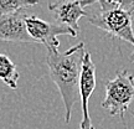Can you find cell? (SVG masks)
<instances>
[{
	"label": "cell",
	"mask_w": 134,
	"mask_h": 129,
	"mask_svg": "<svg viewBox=\"0 0 134 129\" xmlns=\"http://www.w3.org/2000/svg\"><path fill=\"white\" fill-rule=\"evenodd\" d=\"M130 113H132V115H133V117H134V112H130Z\"/></svg>",
	"instance_id": "7c38bea8"
},
{
	"label": "cell",
	"mask_w": 134,
	"mask_h": 129,
	"mask_svg": "<svg viewBox=\"0 0 134 129\" xmlns=\"http://www.w3.org/2000/svg\"><path fill=\"white\" fill-rule=\"evenodd\" d=\"M130 62H133L134 63V51H133V52H132V55H130Z\"/></svg>",
	"instance_id": "8fae6325"
},
{
	"label": "cell",
	"mask_w": 134,
	"mask_h": 129,
	"mask_svg": "<svg viewBox=\"0 0 134 129\" xmlns=\"http://www.w3.org/2000/svg\"><path fill=\"white\" fill-rule=\"evenodd\" d=\"M85 53V42H78L65 52H60L58 47H47L46 63L48 75L62 97L66 124L71 120L73 105L80 96V77Z\"/></svg>",
	"instance_id": "6da1fadb"
},
{
	"label": "cell",
	"mask_w": 134,
	"mask_h": 129,
	"mask_svg": "<svg viewBox=\"0 0 134 129\" xmlns=\"http://www.w3.org/2000/svg\"><path fill=\"white\" fill-rule=\"evenodd\" d=\"M100 0H81V6L82 8H86L88 5H92L94 3H98ZM104 1H108L110 4H114L117 6H119L120 9L127 10L133 14L134 13V0H104Z\"/></svg>",
	"instance_id": "30bf717a"
},
{
	"label": "cell",
	"mask_w": 134,
	"mask_h": 129,
	"mask_svg": "<svg viewBox=\"0 0 134 129\" xmlns=\"http://www.w3.org/2000/svg\"><path fill=\"white\" fill-rule=\"evenodd\" d=\"M20 73L16 65L6 55L0 53V81H3L11 89H16Z\"/></svg>",
	"instance_id": "ba28073f"
},
{
	"label": "cell",
	"mask_w": 134,
	"mask_h": 129,
	"mask_svg": "<svg viewBox=\"0 0 134 129\" xmlns=\"http://www.w3.org/2000/svg\"><path fill=\"white\" fill-rule=\"evenodd\" d=\"M98 3L100 5L99 11L88 16V23L105 31L112 37L134 45V30L132 25L133 14L104 0Z\"/></svg>",
	"instance_id": "7a4b0ae2"
},
{
	"label": "cell",
	"mask_w": 134,
	"mask_h": 129,
	"mask_svg": "<svg viewBox=\"0 0 134 129\" xmlns=\"http://www.w3.org/2000/svg\"><path fill=\"white\" fill-rule=\"evenodd\" d=\"M105 97L102 107L110 115H118L124 120V113L134 100V76L127 70L117 72L114 80L105 81Z\"/></svg>",
	"instance_id": "3957f363"
},
{
	"label": "cell",
	"mask_w": 134,
	"mask_h": 129,
	"mask_svg": "<svg viewBox=\"0 0 134 129\" xmlns=\"http://www.w3.org/2000/svg\"><path fill=\"white\" fill-rule=\"evenodd\" d=\"M38 4V0H0V18Z\"/></svg>",
	"instance_id": "9c48e42d"
},
{
	"label": "cell",
	"mask_w": 134,
	"mask_h": 129,
	"mask_svg": "<svg viewBox=\"0 0 134 129\" xmlns=\"http://www.w3.org/2000/svg\"><path fill=\"white\" fill-rule=\"evenodd\" d=\"M48 10L53 15L56 24L66 26L78 35L81 18L87 16V13L81 6V0H58L56 3H48Z\"/></svg>",
	"instance_id": "8992f818"
},
{
	"label": "cell",
	"mask_w": 134,
	"mask_h": 129,
	"mask_svg": "<svg viewBox=\"0 0 134 129\" xmlns=\"http://www.w3.org/2000/svg\"><path fill=\"white\" fill-rule=\"evenodd\" d=\"M25 24H26V30L29 32L30 37L34 40V42L43 43L46 48L58 47L60 41H58L57 36L60 35H70L72 37L77 36L76 32H73L66 26L47 23L35 15L27 16L25 20Z\"/></svg>",
	"instance_id": "277c9868"
},
{
	"label": "cell",
	"mask_w": 134,
	"mask_h": 129,
	"mask_svg": "<svg viewBox=\"0 0 134 129\" xmlns=\"http://www.w3.org/2000/svg\"><path fill=\"white\" fill-rule=\"evenodd\" d=\"M27 14L24 10H19L14 14L4 15L0 18V41L11 42H34L26 30L25 20Z\"/></svg>",
	"instance_id": "52a82bcc"
},
{
	"label": "cell",
	"mask_w": 134,
	"mask_h": 129,
	"mask_svg": "<svg viewBox=\"0 0 134 129\" xmlns=\"http://www.w3.org/2000/svg\"><path fill=\"white\" fill-rule=\"evenodd\" d=\"M94 88H96V66L92 62L90 52L86 51L82 61L81 77H80V97L82 104V120L80 129H94L88 109L90 97L92 96Z\"/></svg>",
	"instance_id": "5b68a950"
}]
</instances>
